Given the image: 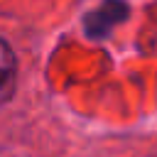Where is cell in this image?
<instances>
[{"instance_id":"6da1fadb","label":"cell","mask_w":157,"mask_h":157,"mask_svg":"<svg viewBox=\"0 0 157 157\" xmlns=\"http://www.w3.org/2000/svg\"><path fill=\"white\" fill-rule=\"evenodd\" d=\"M125 15H128V5H123V2H118V0H108L103 7H98L96 12L88 15V20H86V32H88L91 37H103V34H108L110 27H113L115 22H120Z\"/></svg>"},{"instance_id":"7a4b0ae2","label":"cell","mask_w":157,"mask_h":157,"mask_svg":"<svg viewBox=\"0 0 157 157\" xmlns=\"http://www.w3.org/2000/svg\"><path fill=\"white\" fill-rule=\"evenodd\" d=\"M17 86V59L7 42L0 39V103H7Z\"/></svg>"}]
</instances>
